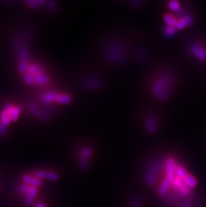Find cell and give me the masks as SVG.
<instances>
[{
	"mask_svg": "<svg viewBox=\"0 0 206 207\" xmlns=\"http://www.w3.org/2000/svg\"><path fill=\"white\" fill-rule=\"evenodd\" d=\"M164 20L165 21V22L168 24V25L173 27H175L177 22H178L177 19L174 16L170 14H166L164 15Z\"/></svg>",
	"mask_w": 206,
	"mask_h": 207,
	"instance_id": "9",
	"label": "cell"
},
{
	"mask_svg": "<svg viewBox=\"0 0 206 207\" xmlns=\"http://www.w3.org/2000/svg\"><path fill=\"white\" fill-rule=\"evenodd\" d=\"M30 186H29L28 184H22V185L20 186V191L22 193H24V194H25V195H26L28 192L29 189H30Z\"/></svg>",
	"mask_w": 206,
	"mask_h": 207,
	"instance_id": "19",
	"label": "cell"
},
{
	"mask_svg": "<svg viewBox=\"0 0 206 207\" xmlns=\"http://www.w3.org/2000/svg\"><path fill=\"white\" fill-rule=\"evenodd\" d=\"M70 101V98L66 95H58L56 97V101L59 103H62V104H66Z\"/></svg>",
	"mask_w": 206,
	"mask_h": 207,
	"instance_id": "11",
	"label": "cell"
},
{
	"mask_svg": "<svg viewBox=\"0 0 206 207\" xmlns=\"http://www.w3.org/2000/svg\"><path fill=\"white\" fill-rule=\"evenodd\" d=\"M6 129L5 128V125H4L2 123H0V134L4 135L5 134Z\"/></svg>",
	"mask_w": 206,
	"mask_h": 207,
	"instance_id": "20",
	"label": "cell"
},
{
	"mask_svg": "<svg viewBox=\"0 0 206 207\" xmlns=\"http://www.w3.org/2000/svg\"><path fill=\"white\" fill-rule=\"evenodd\" d=\"M44 3V1H28L26 2V4L30 6L32 8H36L40 6L42 4H43Z\"/></svg>",
	"mask_w": 206,
	"mask_h": 207,
	"instance_id": "15",
	"label": "cell"
},
{
	"mask_svg": "<svg viewBox=\"0 0 206 207\" xmlns=\"http://www.w3.org/2000/svg\"><path fill=\"white\" fill-rule=\"evenodd\" d=\"M38 193V188L35 186H30V189H29L28 193L25 196L24 202L25 204L30 205H32L34 202V197L37 195Z\"/></svg>",
	"mask_w": 206,
	"mask_h": 207,
	"instance_id": "3",
	"label": "cell"
},
{
	"mask_svg": "<svg viewBox=\"0 0 206 207\" xmlns=\"http://www.w3.org/2000/svg\"><path fill=\"white\" fill-rule=\"evenodd\" d=\"M48 173V172H47V171H45V170L37 171V172L35 173L34 176L37 178L38 179L40 180H41V179H44V178L47 179Z\"/></svg>",
	"mask_w": 206,
	"mask_h": 207,
	"instance_id": "12",
	"label": "cell"
},
{
	"mask_svg": "<svg viewBox=\"0 0 206 207\" xmlns=\"http://www.w3.org/2000/svg\"><path fill=\"white\" fill-rule=\"evenodd\" d=\"M191 23V19L187 16L183 18L180 19L179 20H178L177 22V24L175 25V28H177V30H180V29H183L185 27H186L187 25H190Z\"/></svg>",
	"mask_w": 206,
	"mask_h": 207,
	"instance_id": "7",
	"label": "cell"
},
{
	"mask_svg": "<svg viewBox=\"0 0 206 207\" xmlns=\"http://www.w3.org/2000/svg\"><path fill=\"white\" fill-rule=\"evenodd\" d=\"M92 151L91 149L88 148H86L83 149L81 154V160L80 161V168L82 170H85L87 169L88 166L89 160H91L92 157Z\"/></svg>",
	"mask_w": 206,
	"mask_h": 207,
	"instance_id": "1",
	"label": "cell"
},
{
	"mask_svg": "<svg viewBox=\"0 0 206 207\" xmlns=\"http://www.w3.org/2000/svg\"><path fill=\"white\" fill-rule=\"evenodd\" d=\"M176 31L177 28L175 27L169 26V25H168V26L166 28L165 33L167 34V36H173L176 33Z\"/></svg>",
	"mask_w": 206,
	"mask_h": 207,
	"instance_id": "16",
	"label": "cell"
},
{
	"mask_svg": "<svg viewBox=\"0 0 206 207\" xmlns=\"http://www.w3.org/2000/svg\"><path fill=\"white\" fill-rule=\"evenodd\" d=\"M169 8L173 12H177L179 9V3L178 1H171L169 2Z\"/></svg>",
	"mask_w": 206,
	"mask_h": 207,
	"instance_id": "13",
	"label": "cell"
},
{
	"mask_svg": "<svg viewBox=\"0 0 206 207\" xmlns=\"http://www.w3.org/2000/svg\"><path fill=\"white\" fill-rule=\"evenodd\" d=\"M13 107L11 105H8L5 108L4 111H3L2 115V123L4 125H6L9 124V122L11 121L10 119V112L12 110Z\"/></svg>",
	"mask_w": 206,
	"mask_h": 207,
	"instance_id": "5",
	"label": "cell"
},
{
	"mask_svg": "<svg viewBox=\"0 0 206 207\" xmlns=\"http://www.w3.org/2000/svg\"><path fill=\"white\" fill-rule=\"evenodd\" d=\"M36 207H46V206H45L43 203H42V202H39L37 205Z\"/></svg>",
	"mask_w": 206,
	"mask_h": 207,
	"instance_id": "22",
	"label": "cell"
},
{
	"mask_svg": "<svg viewBox=\"0 0 206 207\" xmlns=\"http://www.w3.org/2000/svg\"><path fill=\"white\" fill-rule=\"evenodd\" d=\"M21 113V109L20 107H13L10 112L11 121H15L18 119L19 115Z\"/></svg>",
	"mask_w": 206,
	"mask_h": 207,
	"instance_id": "10",
	"label": "cell"
},
{
	"mask_svg": "<svg viewBox=\"0 0 206 207\" xmlns=\"http://www.w3.org/2000/svg\"><path fill=\"white\" fill-rule=\"evenodd\" d=\"M47 179L50 180L51 181H57L59 179V176H58V174L55 172H48Z\"/></svg>",
	"mask_w": 206,
	"mask_h": 207,
	"instance_id": "17",
	"label": "cell"
},
{
	"mask_svg": "<svg viewBox=\"0 0 206 207\" xmlns=\"http://www.w3.org/2000/svg\"><path fill=\"white\" fill-rule=\"evenodd\" d=\"M156 180V172L155 170L151 169L149 170L146 177V182L149 185H153Z\"/></svg>",
	"mask_w": 206,
	"mask_h": 207,
	"instance_id": "8",
	"label": "cell"
},
{
	"mask_svg": "<svg viewBox=\"0 0 206 207\" xmlns=\"http://www.w3.org/2000/svg\"><path fill=\"white\" fill-rule=\"evenodd\" d=\"M22 179H23L24 184H26L28 185H30L31 186H35L38 188L42 185V181L38 179L35 176L33 177L30 175H24Z\"/></svg>",
	"mask_w": 206,
	"mask_h": 207,
	"instance_id": "4",
	"label": "cell"
},
{
	"mask_svg": "<svg viewBox=\"0 0 206 207\" xmlns=\"http://www.w3.org/2000/svg\"><path fill=\"white\" fill-rule=\"evenodd\" d=\"M24 80L25 83L28 84V85H32V84L34 82L35 77L33 75H32V74H28L26 76H25Z\"/></svg>",
	"mask_w": 206,
	"mask_h": 207,
	"instance_id": "18",
	"label": "cell"
},
{
	"mask_svg": "<svg viewBox=\"0 0 206 207\" xmlns=\"http://www.w3.org/2000/svg\"><path fill=\"white\" fill-rule=\"evenodd\" d=\"M28 68V54L25 50H22L20 53V62H19V70L24 73Z\"/></svg>",
	"mask_w": 206,
	"mask_h": 207,
	"instance_id": "2",
	"label": "cell"
},
{
	"mask_svg": "<svg viewBox=\"0 0 206 207\" xmlns=\"http://www.w3.org/2000/svg\"><path fill=\"white\" fill-rule=\"evenodd\" d=\"M48 77L44 75V74H39L35 76V80L38 83H40V84H44V83H46V82H48Z\"/></svg>",
	"mask_w": 206,
	"mask_h": 207,
	"instance_id": "14",
	"label": "cell"
},
{
	"mask_svg": "<svg viewBox=\"0 0 206 207\" xmlns=\"http://www.w3.org/2000/svg\"><path fill=\"white\" fill-rule=\"evenodd\" d=\"M131 204L134 207H138L139 206V201H135V200H133V201L131 202Z\"/></svg>",
	"mask_w": 206,
	"mask_h": 207,
	"instance_id": "21",
	"label": "cell"
},
{
	"mask_svg": "<svg viewBox=\"0 0 206 207\" xmlns=\"http://www.w3.org/2000/svg\"><path fill=\"white\" fill-rule=\"evenodd\" d=\"M192 51L199 59H206V52L202 47L199 46H194L192 48Z\"/></svg>",
	"mask_w": 206,
	"mask_h": 207,
	"instance_id": "6",
	"label": "cell"
}]
</instances>
